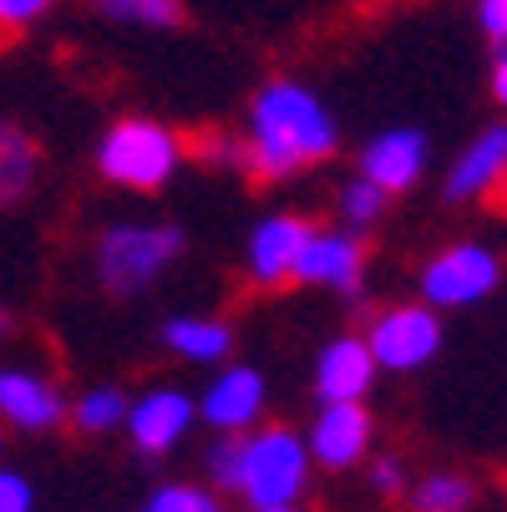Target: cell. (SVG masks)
<instances>
[{
	"instance_id": "484cf974",
	"label": "cell",
	"mask_w": 507,
	"mask_h": 512,
	"mask_svg": "<svg viewBox=\"0 0 507 512\" xmlns=\"http://www.w3.org/2000/svg\"><path fill=\"white\" fill-rule=\"evenodd\" d=\"M477 21H482L487 41L507 46V0H477Z\"/></svg>"
},
{
	"instance_id": "7c38bea8",
	"label": "cell",
	"mask_w": 507,
	"mask_h": 512,
	"mask_svg": "<svg viewBox=\"0 0 507 512\" xmlns=\"http://www.w3.org/2000/svg\"><path fill=\"white\" fill-rule=\"evenodd\" d=\"M0 421L16 431H31V436H46L66 421V391L46 371L6 365L0 371Z\"/></svg>"
},
{
	"instance_id": "9a60e30c",
	"label": "cell",
	"mask_w": 507,
	"mask_h": 512,
	"mask_svg": "<svg viewBox=\"0 0 507 512\" xmlns=\"http://www.w3.org/2000/svg\"><path fill=\"white\" fill-rule=\"evenodd\" d=\"M376 376L381 371L366 350V335H335L315 360V396L320 401H366Z\"/></svg>"
},
{
	"instance_id": "4fadbf2b",
	"label": "cell",
	"mask_w": 507,
	"mask_h": 512,
	"mask_svg": "<svg viewBox=\"0 0 507 512\" xmlns=\"http://www.w3.org/2000/svg\"><path fill=\"white\" fill-rule=\"evenodd\" d=\"M426 158H431L426 132H416V127H386V132H376L366 148H360V168L355 173L366 178V183H376L386 198H396V193H406V188L421 183Z\"/></svg>"
},
{
	"instance_id": "277c9868",
	"label": "cell",
	"mask_w": 507,
	"mask_h": 512,
	"mask_svg": "<svg viewBox=\"0 0 507 512\" xmlns=\"http://www.w3.org/2000/svg\"><path fill=\"white\" fill-rule=\"evenodd\" d=\"M183 137L158 117H117L97 137V173L122 193H158L183 163Z\"/></svg>"
},
{
	"instance_id": "d6986e66",
	"label": "cell",
	"mask_w": 507,
	"mask_h": 512,
	"mask_svg": "<svg viewBox=\"0 0 507 512\" xmlns=\"http://www.w3.org/2000/svg\"><path fill=\"white\" fill-rule=\"evenodd\" d=\"M477 487L462 472H426L411 482V512H472Z\"/></svg>"
},
{
	"instance_id": "5b68a950",
	"label": "cell",
	"mask_w": 507,
	"mask_h": 512,
	"mask_svg": "<svg viewBox=\"0 0 507 512\" xmlns=\"http://www.w3.org/2000/svg\"><path fill=\"white\" fill-rule=\"evenodd\" d=\"M366 350L376 360V371L411 376V371H421V365L437 360V350H442V315L431 305H391V310H381L371 320Z\"/></svg>"
},
{
	"instance_id": "44dd1931",
	"label": "cell",
	"mask_w": 507,
	"mask_h": 512,
	"mask_svg": "<svg viewBox=\"0 0 507 512\" xmlns=\"http://www.w3.org/2000/svg\"><path fill=\"white\" fill-rule=\"evenodd\" d=\"M92 6L107 21L137 26V31H173L183 21V0H92Z\"/></svg>"
},
{
	"instance_id": "2e32d148",
	"label": "cell",
	"mask_w": 507,
	"mask_h": 512,
	"mask_svg": "<svg viewBox=\"0 0 507 512\" xmlns=\"http://www.w3.org/2000/svg\"><path fill=\"white\" fill-rule=\"evenodd\" d=\"M158 335H163V350L188 365H224L234 350V330L213 315H168Z\"/></svg>"
},
{
	"instance_id": "ffe728a7",
	"label": "cell",
	"mask_w": 507,
	"mask_h": 512,
	"mask_svg": "<svg viewBox=\"0 0 507 512\" xmlns=\"http://www.w3.org/2000/svg\"><path fill=\"white\" fill-rule=\"evenodd\" d=\"M386 193L376 188V183H366V178H345L340 188H335V213H340V224L350 229V234H366V229H376L381 218H386Z\"/></svg>"
},
{
	"instance_id": "7a4b0ae2",
	"label": "cell",
	"mask_w": 507,
	"mask_h": 512,
	"mask_svg": "<svg viewBox=\"0 0 507 512\" xmlns=\"http://www.w3.org/2000/svg\"><path fill=\"white\" fill-rule=\"evenodd\" d=\"M315 462L300 431L289 426H254L239 436V462H234V497L244 507H300L310 492Z\"/></svg>"
},
{
	"instance_id": "4316f807",
	"label": "cell",
	"mask_w": 507,
	"mask_h": 512,
	"mask_svg": "<svg viewBox=\"0 0 507 512\" xmlns=\"http://www.w3.org/2000/svg\"><path fill=\"white\" fill-rule=\"evenodd\" d=\"M492 97L507 107V46H502V56H497V66H492Z\"/></svg>"
},
{
	"instance_id": "ba28073f",
	"label": "cell",
	"mask_w": 507,
	"mask_h": 512,
	"mask_svg": "<svg viewBox=\"0 0 507 512\" xmlns=\"http://www.w3.org/2000/svg\"><path fill=\"white\" fill-rule=\"evenodd\" d=\"M198 426V406H193V391L183 386H148L142 396L127 401V442L137 457H168L178 452Z\"/></svg>"
},
{
	"instance_id": "f1b7e54d",
	"label": "cell",
	"mask_w": 507,
	"mask_h": 512,
	"mask_svg": "<svg viewBox=\"0 0 507 512\" xmlns=\"http://www.w3.org/2000/svg\"><path fill=\"white\" fill-rule=\"evenodd\" d=\"M249 512H300V507H249Z\"/></svg>"
},
{
	"instance_id": "5bb4252c",
	"label": "cell",
	"mask_w": 507,
	"mask_h": 512,
	"mask_svg": "<svg viewBox=\"0 0 507 512\" xmlns=\"http://www.w3.org/2000/svg\"><path fill=\"white\" fill-rule=\"evenodd\" d=\"M507 183V122L482 127L467 148L457 153V163L447 168V198L467 203V198H487Z\"/></svg>"
},
{
	"instance_id": "30bf717a",
	"label": "cell",
	"mask_w": 507,
	"mask_h": 512,
	"mask_svg": "<svg viewBox=\"0 0 507 512\" xmlns=\"http://www.w3.org/2000/svg\"><path fill=\"white\" fill-rule=\"evenodd\" d=\"M310 218L305 213H264L259 224L249 229L244 239V269L259 289H279V284H295V264H300V249L310 239Z\"/></svg>"
},
{
	"instance_id": "8fae6325",
	"label": "cell",
	"mask_w": 507,
	"mask_h": 512,
	"mask_svg": "<svg viewBox=\"0 0 507 512\" xmlns=\"http://www.w3.org/2000/svg\"><path fill=\"white\" fill-rule=\"evenodd\" d=\"M295 284L335 289V295H360V284H366V244H360V234L310 229L300 264H295Z\"/></svg>"
},
{
	"instance_id": "e0dca14e",
	"label": "cell",
	"mask_w": 507,
	"mask_h": 512,
	"mask_svg": "<svg viewBox=\"0 0 507 512\" xmlns=\"http://www.w3.org/2000/svg\"><path fill=\"white\" fill-rule=\"evenodd\" d=\"M36 173H41L36 137L16 122H0V203H21L36 188Z\"/></svg>"
},
{
	"instance_id": "d4e9b609",
	"label": "cell",
	"mask_w": 507,
	"mask_h": 512,
	"mask_svg": "<svg viewBox=\"0 0 507 512\" xmlns=\"http://www.w3.org/2000/svg\"><path fill=\"white\" fill-rule=\"evenodd\" d=\"M371 487L381 497H401L406 492V462L401 457H376L371 462Z\"/></svg>"
},
{
	"instance_id": "8992f818",
	"label": "cell",
	"mask_w": 507,
	"mask_h": 512,
	"mask_svg": "<svg viewBox=\"0 0 507 512\" xmlns=\"http://www.w3.org/2000/svg\"><path fill=\"white\" fill-rule=\"evenodd\" d=\"M502 279V259L487 244H452L431 254L421 269V305L431 310H467L487 300Z\"/></svg>"
},
{
	"instance_id": "6da1fadb",
	"label": "cell",
	"mask_w": 507,
	"mask_h": 512,
	"mask_svg": "<svg viewBox=\"0 0 507 512\" xmlns=\"http://www.w3.org/2000/svg\"><path fill=\"white\" fill-rule=\"evenodd\" d=\"M340 148V127L320 92L305 82L274 77L254 92L249 122H244V168L264 183L295 178L315 163H325Z\"/></svg>"
},
{
	"instance_id": "52a82bcc",
	"label": "cell",
	"mask_w": 507,
	"mask_h": 512,
	"mask_svg": "<svg viewBox=\"0 0 507 512\" xmlns=\"http://www.w3.org/2000/svg\"><path fill=\"white\" fill-rule=\"evenodd\" d=\"M198 406V421L213 431V436H244L264 421V406H269V381L259 365H213V376L203 381V391L193 396Z\"/></svg>"
},
{
	"instance_id": "cb8c5ba5",
	"label": "cell",
	"mask_w": 507,
	"mask_h": 512,
	"mask_svg": "<svg viewBox=\"0 0 507 512\" xmlns=\"http://www.w3.org/2000/svg\"><path fill=\"white\" fill-rule=\"evenodd\" d=\"M56 0H0V31H26L36 26Z\"/></svg>"
},
{
	"instance_id": "83f0119b",
	"label": "cell",
	"mask_w": 507,
	"mask_h": 512,
	"mask_svg": "<svg viewBox=\"0 0 507 512\" xmlns=\"http://www.w3.org/2000/svg\"><path fill=\"white\" fill-rule=\"evenodd\" d=\"M6 330H11V315H6V310H0V340H6Z\"/></svg>"
},
{
	"instance_id": "ac0fdd59",
	"label": "cell",
	"mask_w": 507,
	"mask_h": 512,
	"mask_svg": "<svg viewBox=\"0 0 507 512\" xmlns=\"http://www.w3.org/2000/svg\"><path fill=\"white\" fill-rule=\"evenodd\" d=\"M127 401H132V396H127L122 386L102 381V386H87L77 401H66V421L77 426V431H87V436H107V431H122Z\"/></svg>"
},
{
	"instance_id": "9c48e42d",
	"label": "cell",
	"mask_w": 507,
	"mask_h": 512,
	"mask_svg": "<svg viewBox=\"0 0 507 512\" xmlns=\"http://www.w3.org/2000/svg\"><path fill=\"white\" fill-rule=\"evenodd\" d=\"M305 447H310V462L325 467V472H350L355 462H366L371 452V436H376V421H371V406L366 401H320Z\"/></svg>"
},
{
	"instance_id": "3957f363",
	"label": "cell",
	"mask_w": 507,
	"mask_h": 512,
	"mask_svg": "<svg viewBox=\"0 0 507 512\" xmlns=\"http://www.w3.org/2000/svg\"><path fill=\"white\" fill-rule=\"evenodd\" d=\"M183 254V229L163 224V218H117L102 229L92 264H97V284L117 300H132L142 289H153Z\"/></svg>"
},
{
	"instance_id": "7402d4cb",
	"label": "cell",
	"mask_w": 507,
	"mask_h": 512,
	"mask_svg": "<svg viewBox=\"0 0 507 512\" xmlns=\"http://www.w3.org/2000/svg\"><path fill=\"white\" fill-rule=\"evenodd\" d=\"M142 512H229L224 492H213L208 482H163L148 492Z\"/></svg>"
},
{
	"instance_id": "603a6c76",
	"label": "cell",
	"mask_w": 507,
	"mask_h": 512,
	"mask_svg": "<svg viewBox=\"0 0 507 512\" xmlns=\"http://www.w3.org/2000/svg\"><path fill=\"white\" fill-rule=\"evenodd\" d=\"M0 512H36V487L26 472L0 462Z\"/></svg>"
}]
</instances>
